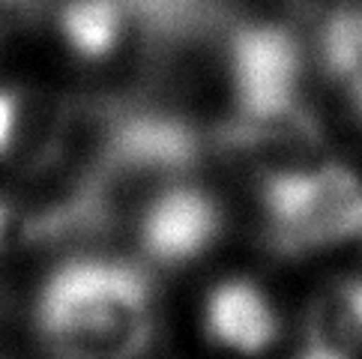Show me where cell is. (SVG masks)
<instances>
[{
  "instance_id": "obj_1",
  "label": "cell",
  "mask_w": 362,
  "mask_h": 359,
  "mask_svg": "<svg viewBox=\"0 0 362 359\" xmlns=\"http://www.w3.org/2000/svg\"><path fill=\"white\" fill-rule=\"evenodd\" d=\"M33 320L51 359H138L156 336L144 266L102 258L57 266L40 288Z\"/></svg>"
},
{
  "instance_id": "obj_2",
  "label": "cell",
  "mask_w": 362,
  "mask_h": 359,
  "mask_svg": "<svg viewBox=\"0 0 362 359\" xmlns=\"http://www.w3.org/2000/svg\"><path fill=\"white\" fill-rule=\"evenodd\" d=\"M267 242L279 254H305L359 234L362 186L344 165L276 168L261 180Z\"/></svg>"
},
{
  "instance_id": "obj_3",
  "label": "cell",
  "mask_w": 362,
  "mask_h": 359,
  "mask_svg": "<svg viewBox=\"0 0 362 359\" xmlns=\"http://www.w3.org/2000/svg\"><path fill=\"white\" fill-rule=\"evenodd\" d=\"M228 216L213 192L174 183L162 189L132 222L141 258L162 269H183L216 249Z\"/></svg>"
},
{
  "instance_id": "obj_4",
  "label": "cell",
  "mask_w": 362,
  "mask_h": 359,
  "mask_svg": "<svg viewBox=\"0 0 362 359\" xmlns=\"http://www.w3.org/2000/svg\"><path fill=\"white\" fill-rule=\"evenodd\" d=\"M204 329L222 348L255 356L279 339L281 320L264 288L249 278H228L206 297Z\"/></svg>"
},
{
  "instance_id": "obj_5",
  "label": "cell",
  "mask_w": 362,
  "mask_h": 359,
  "mask_svg": "<svg viewBox=\"0 0 362 359\" xmlns=\"http://www.w3.org/2000/svg\"><path fill=\"white\" fill-rule=\"evenodd\" d=\"M308 348L351 359L362 351V278H335L308 305Z\"/></svg>"
},
{
  "instance_id": "obj_6",
  "label": "cell",
  "mask_w": 362,
  "mask_h": 359,
  "mask_svg": "<svg viewBox=\"0 0 362 359\" xmlns=\"http://www.w3.org/2000/svg\"><path fill=\"white\" fill-rule=\"evenodd\" d=\"M16 120H18V93L16 90H0V159L6 156L12 144Z\"/></svg>"
},
{
  "instance_id": "obj_7",
  "label": "cell",
  "mask_w": 362,
  "mask_h": 359,
  "mask_svg": "<svg viewBox=\"0 0 362 359\" xmlns=\"http://www.w3.org/2000/svg\"><path fill=\"white\" fill-rule=\"evenodd\" d=\"M351 99H354V111H356V117H359V123H362V72L351 78Z\"/></svg>"
},
{
  "instance_id": "obj_8",
  "label": "cell",
  "mask_w": 362,
  "mask_h": 359,
  "mask_svg": "<svg viewBox=\"0 0 362 359\" xmlns=\"http://www.w3.org/2000/svg\"><path fill=\"white\" fill-rule=\"evenodd\" d=\"M12 219H16V216H12V210L6 207L4 201H0V249H4V240H6V234H9V228H12Z\"/></svg>"
},
{
  "instance_id": "obj_9",
  "label": "cell",
  "mask_w": 362,
  "mask_h": 359,
  "mask_svg": "<svg viewBox=\"0 0 362 359\" xmlns=\"http://www.w3.org/2000/svg\"><path fill=\"white\" fill-rule=\"evenodd\" d=\"M36 4H40V0H0V9H28Z\"/></svg>"
},
{
  "instance_id": "obj_10",
  "label": "cell",
  "mask_w": 362,
  "mask_h": 359,
  "mask_svg": "<svg viewBox=\"0 0 362 359\" xmlns=\"http://www.w3.org/2000/svg\"><path fill=\"white\" fill-rule=\"evenodd\" d=\"M296 359H341V356H332V353H323L317 348H308L303 356H296Z\"/></svg>"
},
{
  "instance_id": "obj_11",
  "label": "cell",
  "mask_w": 362,
  "mask_h": 359,
  "mask_svg": "<svg viewBox=\"0 0 362 359\" xmlns=\"http://www.w3.org/2000/svg\"><path fill=\"white\" fill-rule=\"evenodd\" d=\"M359 237H362V222H359Z\"/></svg>"
}]
</instances>
